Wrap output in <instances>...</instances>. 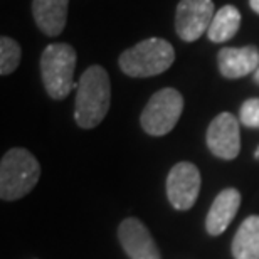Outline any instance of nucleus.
Returning <instances> with one entry per match:
<instances>
[{"label": "nucleus", "instance_id": "obj_1", "mask_svg": "<svg viewBox=\"0 0 259 259\" xmlns=\"http://www.w3.org/2000/svg\"><path fill=\"white\" fill-rule=\"evenodd\" d=\"M111 105V81L101 66H90L76 88L74 120L82 130L96 128L105 120Z\"/></svg>", "mask_w": 259, "mask_h": 259}, {"label": "nucleus", "instance_id": "obj_2", "mask_svg": "<svg viewBox=\"0 0 259 259\" xmlns=\"http://www.w3.org/2000/svg\"><path fill=\"white\" fill-rule=\"evenodd\" d=\"M40 165L25 148H10L0 162V197L2 200H19L39 182Z\"/></svg>", "mask_w": 259, "mask_h": 259}, {"label": "nucleus", "instance_id": "obj_3", "mask_svg": "<svg viewBox=\"0 0 259 259\" xmlns=\"http://www.w3.org/2000/svg\"><path fill=\"white\" fill-rule=\"evenodd\" d=\"M174 61L175 51L168 40L150 37L123 51L118 58V64L130 77H152L167 71Z\"/></svg>", "mask_w": 259, "mask_h": 259}, {"label": "nucleus", "instance_id": "obj_4", "mask_svg": "<svg viewBox=\"0 0 259 259\" xmlns=\"http://www.w3.org/2000/svg\"><path fill=\"white\" fill-rule=\"evenodd\" d=\"M76 51L64 42L49 44L40 56V76L44 88L53 100H66L71 91L77 88L74 82Z\"/></svg>", "mask_w": 259, "mask_h": 259}, {"label": "nucleus", "instance_id": "obj_5", "mask_svg": "<svg viewBox=\"0 0 259 259\" xmlns=\"http://www.w3.org/2000/svg\"><path fill=\"white\" fill-rule=\"evenodd\" d=\"M184 111V98L175 88H163L150 98L140 116L145 133L152 137L168 135L179 123Z\"/></svg>", "mask_w": 259, "mask_h": 259}, {"label": "nucleus", "instance_id": "obj_6", "mask_svg": "<svg viewBox=\"0 0 259 259\" xmlns=\"http://www.w3.org/2000/svg\"><path fill=\"white\" fill-rule=\"evenodd\" d=\"M214 15L212 0H180L175 12V32L185 42H195L209 30Z\"/></svg>", "mask_w": 259, "mask_h": 259}, {"label": "nucleus", "instance_id": "obj_7", "mask_svg": "<svg viewBox=\"0 0 259 259\" xmlns=\"http://www.w3.org/2000/svg\"><path fill=\"white\" fill-rule=\"evenodd\" d=\"M200 172L194 163L179 162L175 163L167 177V197L174 209L189 210L192 209L200 192Z\"/></svg>", "mask_w": 259, "mask_h": 259}, {"label": "nucleus", "instance_id": "obj_8", "mask_svg": "<svg viewBox=\"0 0 259 259\" xmlns=\"http://www.w3.org/2000/svg\"><path fill=\"white\" fill-rule=\"evenodd\" d=\"M205 142L217 158L234 160L241 152V132L236 116L227 111L217 115L207 128Z\"/></svg>", "mask_w": 259, "mask_h": 259}, {"label": "nucleus", "instance_id": "obj_9", "mask_svg": "<svg viewBox=\"0 0 259 259\" xmlns=\"http://www.w3.org/2000/svg\"><path fill=\"white\" fill-rule=\"evenodd\" d=\"M118 239L130 259H162L147 226L137 217H128L118 227Z\"/></svg>", "mask_w": 259, "mask_h": 259}, {"label": "nucleus", "instance_id": "obj_10", "mask_svg": "<svg viewBox=\"0 0 259 259\" xmlns=\"http://www.w3.org/2000/svg\"><path fill=\"white\" fill-rule=\"evenodd\" d=\"M219 72L226 79H239L256 72L259 67V49L256 46L222 48L217 53Z\"/></svg>", "mask_w": 259, "mask_h": 259}, {"label": "nucleus", "instance_id": "obj_11", "mask_svg": "<svg viewBox=\"0 0 259 259\" xmlns=\"http://www.w3.org/2000/svg\"><path fill=\"white\" fill-rule=\"evenodd\" d=\"M241 205V192L237 189H224L212 202L205 219V229L210 236H221L231 226Z\"/></svg>", "mask_w": 259, "mask_h": 259}, {"label": "nucleus", "instance_id": "obj_12", "mask_svg": "<svg viewBox=\"0 0 259 259\" xmlns=\"http://www.w3.org/2000/svg\"><path fill=\"white\" fill-rule=\"evenodd\" d=\"M69 0H32V15L39 30L58 37L66 27Z\"/></svg>", "mask_w": 259, "mask_h": 259}, {"label": "nucleus", "instance_id": "obj_13", "mask_svg": "<svg viewBox=\"0 0 259 259\" xmlns=\"http://www.w3.org/2000/svg\"><path fill=\"white\" fill-rule=\"evenodd\" d=\"M234 259H259V215H249L242 221L232 239Z\"/></svg>", "mask_w": 259, "mask_h": 259}, {"label": "nucleus", "instance_id": "obj_14", "mask_svg": "<svg viewBox=\"0 0 259 259\" xmlns=\"http://www.w3.org/2000/svg\"><path fill=\"white\" fill-rule=\"evenodd\" d=\"M241 25V12L234 5H224L215 12L214 19L210 22V27L207 30V37L210 42L222 44L231 40L239 32Z\"/></svg>", "mask_w": 259, "mask_h": 259}, {"label": "nucleus", "instance_id": "obj_15", "mask_svg": "<svg viewBox=\"0 0 259 259\" xmlns=\"http://www.w3.org/2000/svg\"><path fill=\"white\" fill-rule=\"evenodd\" d=\"M20 58H22V51H20L17 40L2 35L0 37V74H12L20 64Z\"/></svg>", "mask_w": 259, "mask_h": 259}, {"label": "nucleus", "instance_id": "obj_16", "mask_svg": "<svg viewBox=\"0 0 259 259\" xmlns=\"http://www.w3.org/2000/svg\"><path fill=\"white\" fill-rule=\"evenodd\" d=\"M239 120L247 128H259V98H249L242 103Z\"/></svg>", "mask_w": 259, "mask_h": 259}, {"label": "nucleus", "instance_id": "obj_17", "mask_svg": "<svg viewBox=\"0 0 259 259\" xmlns=\"http://www.w3.org/2000/svg\"><path fill=\"white\" fill-rule=\"evenodd\" d=\"M249 7L252 9V12L259 15V0H249Z\"/></svg>", "mask_w": 259, "mask_h": 259}, {"label": "nucleus", "instance_id": "obj_18", "mask_svg": "<svg viewBox=\"0 0 259 259\" xmlns=\"http://www.w3.org/2000/svg\"><path fill=\"white\" fill-rule=\"evenodd\" d=\"M254 82H256V84H259V67H257V71L254 72Z\"/></svg>", "mask_w": 259, "mask_h": 259}, {"label": "nucleus", "instance_id": "obj_19", "mask_svg": "<svg viewBox=\"0 0 259 259\" xmlns=\"http://www.w3.org/2000/svg\"><path fill=\"white\" fill-rule=\"evenodd\" d=\"M256 158H259V148H257V152H256Z\"/></svg>", "mask_w": 259, "mask_h": 259}]
</instances>
